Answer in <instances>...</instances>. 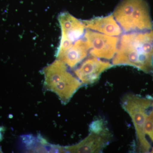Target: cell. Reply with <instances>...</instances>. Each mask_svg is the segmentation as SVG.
<instances>
[{"label":"cell","mask_w":153,"mask_h":153,"mask_svg":"<svg viewBox=\"0 0 153 153\" xmlns=\"http://www.w3.org/2000/svg\"><path fill=\"white\" fill-rule=\"evenodd\" d=\"M43 72L44 87L56 94L63 104L68 103L82 85L76 76L68 72L66 64L60 60L45 67Z\"/></svg>","instance_id":"obj_2"},{"label":"cell","mask_w":153,"mask_h":153,"mask_svg":"<svg viewBox=\"0 0 153 153\" xmlns=\"http://www.w3.org/2000/svg\"><path fill=\"white\" fill-rule=\"evenodd\" d=\"M112 15L104 17H98L82 22L85 27L110 36H118L122 30Z\"/></svg>","instance_id":"obj_8"},{"label":"cell","mask_w":153,"mask_h":153,"mask_svg":"<svg viewBox=\"0 0 153 153\" xmlns=\"http://www.w3.org/2000/svg\"><path fill=\"white\" fill-rule=\"evenodd\" d=\"M58 19L61 26L62 32L71 30L82 24V22L68 13L60 14Z\"/></svg>","instance_id":"obj_11"},{"label":"cell","mask_w":153,"mask_h":153,"mask_svg":"<svg viewBox=\"0 0 153 153\" xmlns=\"http://www.w3.org/2000/svg\"><path fill=\"white\" fill-rule=\"evenodd\" d=\"M153 103V98L143 97L136 94H126L123 97V108L129 115L136 133L137 146L140 152H145L144 126L147 116Z\"/></svg>","instance_id":"obj_4"},{"label":"cell","mask_w":153,"mask_h":153,"mask_svg":"<svg viewBox=\"0 0 153 153\" xmlns=\"http://www.w3.org/2000/svg\"><path fill=\"white\" fill-rule=\"evenodd\" d=\"M89 48L85 40H78L58 60L63 61L70 67H74L87 56Z\"/></svg>","instance_id":"obj_9"},{"label":"cell","mask_w":153,"mask_h":153,"mask_svg":"<svg viewBox=\"0 0 153 153\" xmlns=\"http://www.w3.org/2000/svg\"><path fill=\"white\" fill-rule=\"evenodd\" d=\"M113 66L108 61L92 56L83 61L74 71V73L82 85H91L98 81L102 72Z\"/></svg>","instance_id":"obj_6"},{"label":"cell","mask_w":153,"mask_h":153,"mask_svg":"<svg viewBox=\"0 0 153 153\" xmlns=\"http://www.w3.org/2000/svg\"><path fill=\"white\" fill-rule=\"evenodd\" d=\"M3 128L1 127H0V141L2 140V134L1 132L4 131L3 130Z\"/></svg>","instance_id":"obj_13"},{"label":"cell","mask_w":153,"mask_h":153,"mask_svg":"<svg viewBox=\"0 0 153 153\" xmlns=\"http://www.w3.org/2000/svg\"><path fill=\"white\" fill-rule=\"evenodd\" d=\"M145 152L153 153V103L147 116L143 128Z\"/></svg>","instance_id":"obj_10"},{"label":"cell","mask_w":153,"mask_h":153,"mask_svg":"<svg viewBox=\"0 0 153 153\" xmlns=\"http://www.w3.org/2000/svg\"><path fill=\"white\" fill-rule=\"evenodd\" d=\"M84 40L87 42L92 56L98 58L110 59L116 53L118 43L117 37L87 30Z\"/></svg>","instance_id":"obj_5"},{"label":"cell","mask_w":153,"mask_h":153,"mask_svg":"<svg viewBox=\"0 0 153 153\" xmlns=\"http://www.w3.org/2000/svg\"><path fill=\"white\" fill-rule=\"evenodd\" d=\"M1 152V149H0V153Z\"/></svg>","instance_id":"obj_14"},{"label":"cell","mask_w":153,"mask_h":153,"mask_svg":"<svg viewBox=\"0 0 153 153\" xmlns=\"http://www.w3.org/2000/svg\"><path fill=\"white\" fill-rule=\"evenodd\" d=\"M112 65L133 66L153 74V29L122 36Z\"/></svg>","instance_id":"obj_1"},{"label":"cell","mask_w":153,"mask_h":153,"mask_svg":"<svg viewBox=\"0 0 153 153\" xmlns=\"http://www.w3.org/2000/svg\"><path fill=\"white\" fill-rule=\"evenodd\" d=\"M73 46V43L69 41L68 39L62 36L60 41V45L58 48L56 57L59 58L60 56H62L68 49H70Z\"/></svg>","instance_id":"obj_12"},{"label":"cell","mask_w":153,"mask_h":153,"mask_svg":"<svg viewBox=\"0 0 153 153\" xmlns=\"http://www.w3.org/2000/svg\"><path fill=\"white\" fill-rule=\"evenodd\" d=\"M113 16L126 32L153 29L149 8L145 0H123L116 9Z\"/></svg>","instance_id":"obj_3"},{"label":"cell","mask_w":153,"mask_h":153,"mask_svg":"<svg viewBox=\"0 0 153 153\" xmlns=\"http://www.w3.org/2000/svg\"><path fill=\"white\" fill-rule=\"evenodd\" d=\"M111 135L109 130L98 133L90 131L84 139L76 145L64 147L68 153H99L109 143Z\"/></svg>","instance_id":"obj_7"}]
</instances>
